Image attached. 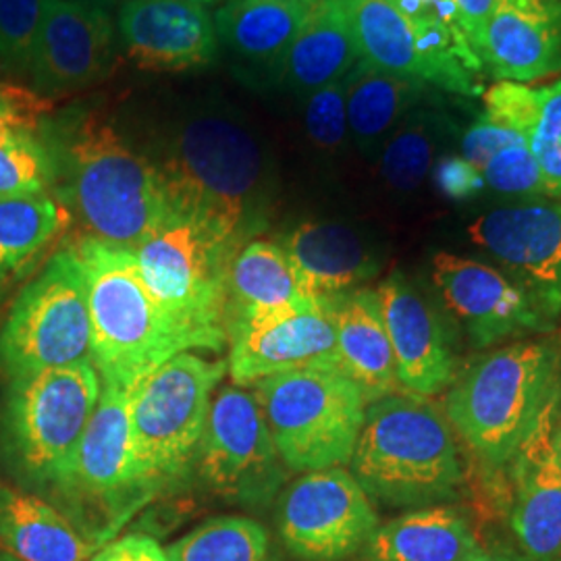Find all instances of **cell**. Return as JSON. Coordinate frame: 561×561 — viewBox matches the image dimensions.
I'll return each mask as SVG.
<instances>
[{
  "label": "cell",
  "instance_id": "13",
  "mask_svg": "<svg viewBox=\"0 0 561 561\" xmlns=\"http://www.w3.org/2000/svg\"><path fill=\"white\" fill-rule=\"evenodd\" d=\"M198 466L208 489L240 505H266L287 481V466L252 391L227 385L210 403Z\"/></svg>",
  "mask_w": 561,
  "mask_h": 561
},
{
  "label": "cell",
  "instance_id": "19",
  "mask_svg": "<svg viewBox=\"0 0 561 561\" xmlns=\"http://www.w3.org/2000/svg\"><path fill=\"white\" fill-rule=\"evenodd\" d=\"M117 34L144 71H187L219 53L215 20L202 4L180 0H125Z\"/></svg>",
  "mask_w": 561,
  "mask_h": 561
},
{
  "label": "cell",
  "instance_id": "25",
  "mask_svg": "<svg viewBox=\"0 0 561 561\" xmlns=\"http://www.w3.org/2000/svg\"><path fill=\"white\" fill-rule=\"evenodd\" d=\"M327 300L335 324L337 368L358 385L366 403L396 393L400 382L377 289L358 287Z\"/></svg>",
  "mask_w": 561,
  "mask_h": 561
},
{
  "label": "cell",
  "instance_id": "39",
  "mask_svg": "<svg viewBox=\"0 0 561 561\" xmlns=\"http://www.w3.org/2000/svg\"><path fill=\"white\" fill-rule=\"evenodd\" d=\"M484 115L497 121L510 129L528 134L533 121L537 117L539 92L528 88L526 83L516 81H500L484 92Z\"/></svg>",
  "mask_w": 561,
  "mask_h": 561
},
{
  "label": "cell",
  "instance_id": "14",
  "mask_svg": "<svg viewBox=\"0 0 561 561\" xmlns=\"http://www.w3.org/2000/svg\"><path fill=\"white\" fill-rule=\"evenodd\" d=\"M280 541L304 561H340L364 549L379 528L373 500L345 468L304 472L279 500Z\"/></svg>",
  "mask_w": 561,
  "mask_h": 561
},
{
  "label": "cell",
  "instance_id": "51",
  "mask_svg": "<svg viewBox=\"0 0 561 561\" xmlns=\"http://www.w3.org/2000/svg\"><path fill=\"white\" fill-rule=\"evenodd\" d=\"M560 561H561V556H560Z\"/></svg>",
  "mask_w": 561,
  "mask_h": 561
},
{
  "label": "cell",
  "instance_id": "26",
  "mask_svg": "<svg viewBox=\"0 0 561 561\" xmlns=\"http://www.w3.org/2000/svg\"><path fill=\"white\" fill-rule=\"evenodd\" d=\"M481 549L470 516L443 503L379 526L364 545V561H468Z\"/></svg>",
  "mask_w": 561,
  "mask_h": 561
},
{
  "label": "cell",
  "instance_id": "8",
  "mask_svg": "<svg viewBox=\"0 0 561 561\" xmlns=\"http://www.w3.org/2000/svg\"><path fill=\"white\" fill-rule=\"evenodd\" d=\"M225 375L227 360L181 352L127 389L134 468L154 495L198 460L213 391Z\"/></svg>",
  "mask_w": 561,
  "mask_h": 561
},
{
  "label": "cell",
  "instance_id": "4",
  "mask_svg": "<svg viewBox=\"0 0 561 561\" xmlns=\"http://www.w3.org/2000/svg\"><path fill=\"white\" fill-rule=\"evenodd\" d=\"M560 389V352L547 341H518L482 354L454 379L445 416L486 468L500 470Z\"/></svg>",
  "mask_w": 561,
  "mask_h": 561
},
{
  "label": "cell",
  "instance_id": "30",
  "mask_svg": "<svg viewBox=\"0 0 561 561\" xmlns=\"http://www.w3.org/2000/svg\"><path fill=\"white\" fill-rule=\"evenodd\" d=\"M431 85L410 78L391 76L358 62L345 76L347 125L364 154L381 150L393 129L419 104Z\"/></svg>",
  "mask_w": 561,
  "mask_h": 561
},
{
  "label": "cell",
  "instance_id": "50",
  "mask_svg": "<svg viewBox=\"0 0 561 561\" xmlns=\"http://www.w3.org/2000/svg\"><path fill=\"white\" fill-rule=\"evenodd\" d=\"M283 2H301V4H312L317 0H283Z\"/></svg>",
  "mask_w": 561,
  "mask_h": 561
},
{
  "label": "cell",
  "instance_id": "12",
  "mask_svg": "<svg viewBox=\"0 0 561 561\" xmlns=\"http://www.w3.org/2000/svg\"><path fill=\"white\" fill-rule=\"evenodd\" d=\"M362 62L461 96H479L481 59L431 13H405L396 0H341Z\"/></svg>",
  "mask_w": 561,
  "mask_h": 561
},
{
  "label": "cell",
  "instance_id": "28",
  "mask_svg": "<svg viewBox=\"0 0 561 561\" xmlns=\"http://www.w3.org/2000/svg\"><path fill=\"white\" fill-rule=\"evenodd\" d=\"M360 62L341 0H317L283 60L280 76L294 90L314 92L340 81Z\"/></svg>",
  "mask_w": 561,
  "mask_h": 561
},
{
  "label": "cell",
  "instance_id": "9",
  "mask_svg": "<svg viewBox=\"0 0 561 561\" xmlns=\"http://www.w3.org/2000/svg\"><path fill=\"white\" fill-rule=\"evenodd\" d=\"M134 254L148 289L194 350H222L227 275L238 250L201 222L169 215Z\"/></svg>",
  "mask_w": 561,
  "mask_h": 561
},
{
  "label": "cell",
  "instance_id": "18",
  "mask_svg": "<svg viewBox=\"0 0 561 561\" xmlns=\"http://www.w3.org/2000/svg\"><path fill=\"white\" fill-rule=\"evenodd\" d=\"M560 408L561 389L512 460L510 526L526 561H560L561 463L553 442Z\"/></svg>",
  "mask_w": 561,
  "mask_h": 561
},
{
  "label": "cell",
  "instance_id": "31",
  "mask_svg": "<svg viewBox=\"0 0 561 561\" xmlns=\"http://www.w3.org/2000/svg\"><path fill=\"white\" fill-rule=\"evenodd\" d=\"M67 215L46 194L0 198V287L55 240Z\"/></svg>",
  "mask_w": 561,
  "mask_h": 561
},
{
  "label": "cell",
  "instance_id": "47",
  "mask_svg": "<svg viewBox=\"0 0 561 561\" xmlns=\"http://www.w3.org/2000/svg\"><path fill=\"white\" fill-rule=\"evenodd\" d=\"M556 451H558V458H560L561 463V408H560V416H558V424H556Z\"/></svg>",
  "mask_w": 561,
  "mask_h": 561
},
{
  "label": "cell",
  "instance_id": "38",
  "mask_svg": "<svg viewBox=\"0 0 561 561\" xmlns=\"http://www.w3.org/2000/svg\"><path fill=\"white\" fill-rule=\"evenodd\" d=\"M304 123L310 140L322 150H337L350 134L347 102H345V78L322 85L310 92Z\"/></svg>",
  "mask_w": 561,
  "mask_h": 561
},
{
  "label": "cell",
  "instance_id": "17",
  "mask_svg": "<svg viewBox=\"0 0 561 561\" xmlns=\"http://www.w3.org/2000/svg\"><path fill=\"white\" fill-rule=\"evenodd\" d=\"M115 44L117 32L106 9L53 0L27 71L34 90L50 99L102 80L115 60Z\"/></svg>",
  "mask_w": 561,
  "mask_h": 561
},
{
  "label": "cell",
  "instance_id": "24",
  "mask_svg": "<svg viewBox=\"0 0 561 561\" xmlns=\"http://www.w3.org/2000/svg\"><path fill=\"white\" fill-rule=\"evenodd\" d=\"M279 245L291 262L304 291L312 298L354 291L381 271L373 248L358 231L343 222H300Z\"/></svg>",
  "mask_w": 561,
  "mask_h": 561
},
{
  "label": "cell",
  "instance_id": "21",
  "mask_svg": "<svg viewBox=\"0 0 561 561\" xmlns=\"http://www.w3.org/2000/svg\"><path fill=\"white\" fill-rule=\"evenodd\" d=\"M474 53L502 81H535L561 71V0H497Z\"/></svg>",
  "mask_w": 561,
  "mask_h": 561
},
{
  "label": "cell",
  "instance_id": "37",
  "mask_svg": "<svg viewBox=\"0 0 561 561\" xmlns=\"http://www.w3.org/2000/svg\"><path fill=\"white\" fill-rule=\"evenodd\" d=\"M479 173L489 187L503 194H547L528 140L516 141L497 150L482 164Z\"/></svg>",
  "mask_w": 561,
  "mask_h": 561
},
{
  "label": "cell",
  "instance_id": "3",
  "mask_svg": "<svg viewBox=\"0 0 561 561\" xmlns=\"http://www.w3.org/2000/svg\"><path fill=\"white\" fill-rule=\"evenodd\" d=\"M71 250L85 280L92 362L102 387L131 389L164 362L194 350L148 289L134 252L96 238Z\"/></svg>",
  "mask_w": 561,
  "mask_h": 561
},
{
  "label": "cell",
  "instance_id": "49",
  "mask_svg": "<svg viewBox=\"0 0 561 561\" xmlns=\"http://www.w3.org/2000/svg\"><path fill=\"white\" fill-rule=\"evenodd\" d=\"M0 561H21L15 558V556H11V553H7V551H0Z\"/></svg>",
  "mask_w": 561,
  "mask_h": 561
},
{
  "label": "cell",
  "instance_id": "48",
  "mask_svg": "<svg viewBox=\"0 0 561 561\" xmlns=\"http://www.w3.org/2000/svg\"><path fill=\"white\" fill-rule=\"evenodd\" d=\"M180 2H192V4H202V7H206V4H215V2H221V0H180Z\"/></svg>",
  "mask_w": 561,
  "mask_h": 561
},
{
  "label": "cell",
  "instance_id": "5",
  "mask_svg": "<svg viewBox=\"0 0 561 561\" xmlns=\"http://www.w3.org/2000/svg\"><path fill=\"white\" fill-rule=\"evenodd\" d=\"M73 201L96 240L136 252L169 219L161 171L96 117L69 141Z\"/></svg>",
  "mask_w": 561,
  "mask_h": 561
},
{
  "label": "cell",
  "instance_id": "40",
  "mask_svg": "<svg viewBox=\"0 0 561 561\" xmlns=\"http://www.w3.org/2000/svg\"><path fill=\"white\" fill-rule=\"evenodd\" d=\"M53 108V99L42 96L34 88L0 78V127L38 129Z\"/></svg>",
  "mask_w": 561,
  "mask_h": 561
},
{
  "label": "cell",
  "instance_id": "36",
  "mask_svg": "<svg viewBox=\"0 0 561 561\" xmlns=\"http://www.w3.org/2000/svg\"><path fill=\"white\" fill-rule=\"evenodd\" d=\"M53 0H0V65L27 73L42 21Z\"/></svg>",
  "mask_w": 561,
  "mask_h": 561
},
{
  "label": "cell",
  "instance_id": "11",
  "mask_svg": "<svg viewBox=\"0 0 561 561\" xmlns=\"http://www.w3.org/2000/svg\"><path fill=\"white\" fill-rule=\"evenodd\" d=\"M92 362L88 291L76 252L60 250L13 301L0 331L9 379Z\"/></svg>",
  "mask_w": 561,
  "mask_h": 561
},
{
  "label": "cell",
  "instance_id": "46",
  "mask_svg": "<svg viewBox=\"0 0 561 561\" xmlns=\"http://www.w3.org/2000/svg\"><path fill=\"white\" fill-rule=\"evenodd\" d=\"M73 2H81V4H92V7H101V9H106V11H108V7L117 4L119 0H73Z\"/></svg>",
  "mask_w": 561,
  "mask_h": 561
},
{
  "label": "cell",
  "instance_id": "22",
  "mask_svg": "<svg viewBox=\"0 0 561 561\" xmlns=\"http://www.w3.org/2000/svg\"><path fill=\"white\" fill-rule=\"evenodd\" d=\"M227 373L236 385H254L266 377L335 360V324L329 300L229 333Z\"/></svg>",
  "mask_w": 561,
  "mask_h": 561
},
{
  "label": "cell",
  "instance_id": "45",
  "mask_svg": "<svg viewBox=\"0 0 561 561\" xmlns=\"http://www.w3.org/2000/svg\"><path fill=\"white\" fill-rule=\"evenodd\" d=\"M468 561H526L524 556L514 553L512 549L502 547V545H482L481 551L477 556H472Z\"/></svg>",
  "mask_w": 561,
  "mask_h": 561
},
{
  "label": "cell",
  "instance_id": "10",
  "mask_svg": "<svg viewBox=\"0 0 561 561\" xmlns=\"http://www.w3.org/2000/svg\"><path fill=\"white\" fill-rule=\"evenodd\" d=\"M127 400V389L102 387L96 412L57 493L60 512L96 549L154 497L134 468Z\"/></svg>",
  "mask_w": 561,
  "mask_h": 561
},
{
  "label": "cell",
  "instance_id": "44",
  "mask_svg": "<svg viewBox=\"0 0 561 561\" xmlns=\"http://www.w3.org/2000/svg\"><path fill=\"white\" fill-rule=\"evenodd\" d=\"M454 2H456L458 11H460L466 38H468L472 50H474V42L479 38L482 23L486 21L489 13L493 11L497 0H454Z\"/></svg>",
  "mask_w": 561,
  "mask_h": 561
},
{
  "label": "cell",
  "instance_id": "29",
  "mask_svg": "<svg viewBox=\"0 0 561 561\" xmlns=\"http://www.w3.org/2000/svg\"><path fill=\"white\" fill-rule=\"evenodd\" d=\"M310 4L283 0H229L217 11L215 30L238 59L280 71Z\"/></svg>",
  "mask_w": 561,
  "mask_h": 561
},
{
  "label": "cell",
  "instance_id": "20",
  "mask_svg": "<svg viewBox=\"0 0 561 561\" xmlns=\"http://www.w3.org/2000/svg\"><path fill=\"white\" fill-rule=\"evenodd\" d=\"M401 389L422 398L439 396L456 379V358L442 319L401 273L377 287Z\"/></svg>",
  "mask_w": 561,
  "mask_h": 561
},
{
  "label": "cell",
  "instance_id": "34",
  "mask_svg": "<svg viewBox=\"0 0 561 561\" xmlns=\"http://www.w3.org/2000/svg\"><path fill=\"white\" fill-rule=\"evenodd\" d=\"M53 161L36 129L0 127V198L44 194Z\"/></svg>",
  "mask_w": 561,
  "mask_h": 561
},
{
  "label": "cell",
  "instance_id": "33",
  "mask_svg": "<svg viewBox=\"0 0 561 561\" xmlns=\"http://www.w3.org/2000/svg\"><path fill=\"white\" fill-rule=\"evenodd\" d=\"M442 121L428 111H412L382 144L379 169L382 180L398 192H412L435 164Z\"/></svg>",
  "mask_w": 561,
  "mask_h": 561
},
{
  "label": "cell",
  "instance_id": "7",
  "mask_svg": "<svg viewBox=\"0 0 561 561\" xmlns=\"http://www.w3.org/2000/svg\"><path fill=\"white\" fill-rule=\"evenodd\" d=\"M254 398L287 470L350 466L366 400L333 364H310L254 382Z\"/></svg>",
  "mask_w": 561,
  "mask_h": 561
},
{
  "label": "cell",
  "instance_id": "42",
  "mask_svg": "<svg viewBox=\"0 0 561 561\" xmlns=\"http://www.w3.org/2000/svg\"><path fill=\"white\" fill-rule=\"evenodd\" d=\"M435 185L445 198L470 201L486 185L481 173L461 157H443L435 162Z\"/></svg>",
  "mask_w": 561,
  "mask_h": 561
},
{
  "label": "cell",
  "instance_id": "2",
  "mask_svg": "<svg viewBox=\"0 0 561 561\" xmlns=\"http://www.w3.org/2000/svg\"><path fill=\"white\" fill-rule=\"evenodd\" d=\"M350 468L368 497L389 507L443 505L463 489L460 447L445 412L408 391L366 405Z\"/></svg>",
  "mask_w": 561,
  "mask_h": 561
},
{
  "label": "cell",
  "instance_id": "27",
  "mask_svg": "<svg viewBox=\"0 0 561 561\" xmlns=\"http://www.w3.org/2000/svg\"><path fill=\"white\" fill-rule=\"evenodd\" d=\"M0 545L21 561H85L96 551L59 507L2 481Z\"/></svg>",
  "mask_w": 561,
  "mask_h": 561
},
{
  "label": "cell",
  "instance_id": "6",
  "mask_svg": "<svg viewBox=\"0 0 561 561\" xmlns=\"http://www.w3.org/2000/svg\"><path fill=\"white\" fill-rule=\"evenodd\" d=\"M101 393L94 362L9 379L2 442L23 481L59 493Z\"/></svg>",
  "mask_w": 561,
  "mask_h": 561
},
{
  "label": "cell",
  "instance_id": "16",
  "mask_svg": "<svg viewBox=\"0 0 561 561\" xmlns=\"http://www.w3.org/2000/svg\"><path fill=\"white\" fill-rule=\"evenodd\" d=\"M433 280L477 350L551 329L533 296L484 262L442 252L433 261Z\"/></svg>",
  "mask_w": 561,
  "mask_h": 561
},
{
  "label": "cell",
  "instance_id": "35",
  "mask_svg": "<svg viewBox=\"0 0 561 561\" xmlns=\"http://www.w3.org/2000/svg\"><path fill=\"white\" fill-rule=\"evenodd\" d=\"M537 92V117L526 134V140L539 167L547 194L561 198V80L539 88Z\"/></svg>",
  "mask_w": 561,
  "mask_h": 561
},
{
  "label": "cell",
  "instance_id": "23",
  "mask_svg": "<svg viewBox=\"0 0 561 561\" xmlns=\"http://www.w3.org/2000/svg\"><path fill=\"white\" fill-rule=\"evenodd\" d=\"M321 300L304 291L279 243L248 241L227 275V340L238 329L277 321Z\"/></svg>",
  "mask_w": 561,
  "mask_h": 561
},
{
  "label": "cell",
  "instance_id": "32",
  "mask_svg": "<svg viewBox=\"0 0 561 561\" xmlns=\"http://www.w3.org/2000/svg\"><path fill=\"white\" fill-rule=\"evenodd\" d=\"M164 553L169 561H277L266 528L241 516L204 522Z\"/></svg>",
  "mask_w": 561,
  "mask_h": 561
},
{
  "label": "cell",
  "instance_id": "1",
  "mask_svg": "<svg viewBox=\"0 0 561 561\" xmlns=\"http://www.w3.org/2000/svg\"><path fill=\"white\" fill-rule=\"evenodd\" d=\"M157 167L169 215L201 222L238 252L261 229L266 159L240 117L217 111L183 117Z\"/></svg>",
  "mask_w": 561,
  "mask_h": 561
},
{
  "label": "cell",
  "instance_id": "15",
  "mask_svg": "<svg viewBox=\"0 0 561 561\" xmlns=\"http://www.w3.org/2000/svg\"><path fill=\"white\" fill-rule=\"evenodd\" d=\"M468 233L516 275L547 319L561 314V202L489 210Z\"/></svg>",
  "mask_w": 561,
  "mask_h": 561
},
{
  "label": "cell",
  "instance_id": "43",
  "mask_svg": "<svg viewBox=\"0 0 561 561\" xmlns=\"http://www.w3.org/2000/svg\"><path fill=\"white\" fill-rule=\"evenodd\" d=\"M90 561H169V558L154 539L144 535H129L117 541L106 542Z\"/></svg>",
  "mask_w": 561,
  "mask_h": 561
},
{
  "label": "cell",
  "instance_id": "41",
  "mask_svg": "<svg viewBox=\"0 0 561 561\" xmlns=\"http://www.w3.org/2000/svg\"><path fill=\"white\" fill-rule=\"evenodd\" d=\"M520 140H526L520 131L481 115L461 136V159H466L479 171L497 150Z\"/></svg>",
  "mask_w": 561,
  "mask_h": 561
}]
</instances>
